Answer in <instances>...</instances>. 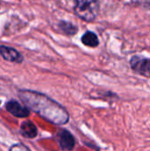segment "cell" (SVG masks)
<instances>
[{
	"label": "cell",
	"instance_id": "1",
	"mask_svg": "<svg viewBox=\"0 0 150 151\" xmlns=\"http://www.w3.org/2000/svg\"><path fill=\"white\" fill-rule=\"evenodd\" d=\"M18 96L24 105L48 122L57 126L68 123L70 116L66 109L45 94L34 90L19 89Z\"/></svg>",
	"mask_w": 150,
	"mask_h": 151
},
{
	"label": "cell",
	"instance_id": "2",
	"mask_svg": "<svg viewBox=\"0 0 150 151\" xmlns=\"http://www.w3.org/2000/svg\"><path fill=\"white\" fill-rule=\"evenodd\" d=\"M73 11L80 19L92 22L100 12L99 0H73Z\"/></svg>",
	"mask_w": 150,
	"mask_h": 151
},
{
	"label": "cell",
	"instance_id": "3",
	"mask_svg": "<svg viewBox=\"0 0 150 151\" xmlns=\"http://www.w3.org/2000/svg\"><path fill=\"white\" fill-rule=\"evenodd\" d=\"M131 68L137 74L150 78V58L141 56H133L129 61Z\"/></svg>",
	"mask_w": 150,
	"mask_h": 151
},
{
	"label": "cell",
	"instance_id": "4",
	"mask_svg": "<svg viewBox=\"0 0 150 151\" xmlns=\"http://www.w3.org/2000/svg\"><path fill=\"white\" fill-rule=\"evenodd\" d=\"M5 110L12 116L19 119H25L30 115V110L26 105H22L15 99L9 100L5 104Z\"/></svg>",
	"mask_w": 150,
	"mask_h": 151
},
{
	"label": "cell",
	"instance_id": "5",
	"mask_svg": "<svg viewBox=\"0 0 150 151\" xmlns=\"http://www.w3.org/2000/svg\"><path fill=\"white\" fill-rule=\"evenodd\" d=\"M0 56L5 61L16 64H20L24 60V57L19 51L6 45H0Z\"/></svg>",
	"mask_w": 150,
	"mask_h": 151
},
{
	"label": "cell",
	"instance_id": "6",
	"mask_svg": "<svg viewBox=\"0 0 150 151\" xmlns=\"http://www.w3.org/2000/svg\"><path fill=\"white\" fill-rule=\"evenodd\" d=\"M58 143L62 150H72L75 147V138L66 129H62L58 133Z\"/></svg>",
	"mask_w": 150,
	"mask_h": 151
},
{
	"label": "cell",
	"instance_id": "7",
	"mask_svg": "<svg viewBox=\"0 0 150 151\" xmlns=\"http://www.w3.org/2000/svg\"><path fill=\"white\" fill-rule=\"evenodd\" d=\"M20 134L27 139H34L38 134V130L36 126L30 120L23 121L19 127Z\"/></svg>",
	"mask_w": 150,
	"mask_h": 151
},
{
	"label": "cell",
	"instance_id": "8",
	"mask_svg": "<svg viewBox=\"0 0 150 151\" xmlns=\"http://www.w3.org/2000/svg\"><path fill=\"white\" fill-rule=\"evenodd\" d=\"M81 42L87 46V47H90V48H96L98 47L100 41L98 39V36L95 33L92 32V31H86L83 35L81 36Z\"/></svg>",
	"mask_w": 150,
	"mask_h": 151
},
{
	"label": "cell",
	"instance_id": "9",
	"mask_svg": "<svg viewBox=\"0 0 150 151\" xmlns=\"http://www.w3.org/2000/svg\"><path fill=\"white\" fill-rule=\"evenodd\" d=\"M58 28L66 35L73 36L78 33V27L67 20H60L57 24Z\"/></svg>",
	"mask_w": 150,
	"mask_h": 151
},
{
	"label": "cell",
	"instance_id": "10",
	"mask_svg": "<svg viewBox=\"0 0 150 151\" xmlns=\"http://www.w3.org/2000/svg\"><path fill=\"white\" fill-rule=\"evenodd\" d=\"M28 150L29 149L26 146H24L22 143H16L14 145H12L10 148V150Z\"/></svg>",
	"mask_w": 150,
	"mask_h": 151
},
{
	"label": "cell",
	"instance_id": "11",
	"mask_svg": "<svg viewBox=\"0 0 150 151\" xmlns=\"http://www.w3.org/2000/svg\"><path fill=\"white\" fill-rule=\"evenodd\" d=\"M141 4H142L145 8H147V9L150 10V1H147V2L141 3Z\"/></svg>",
	"mask_w": 150,
	"mask_h": 151
},
{
	"label": "cell",
	"instance_id": "12",
	"mask_svg": "<svg viewBox=\"0 0 150 151\" xmlns=\"http://www.w3.org/2000/svg\"><path fill=\"white\" fill-rule=\"evenodd\" d=\"M0 104H1V101H0Z\"/></svg>",
	"mask_w": 150,
	"mask_h": 151
},
{
	"label": "cell",
	"instance_id": "13",
	"mask_svg": "<svg viewBox=\"0 0 150 151\" xmlns=\"http://www.w3.org/2000/svg\"><path fill=\"white\" fill-rule=\"evenodd\" d=\"M0 7H1V4H0Z\"/></svg>",
	"mask_w": 150,
	"mask_h": 151
}]
</instances>
